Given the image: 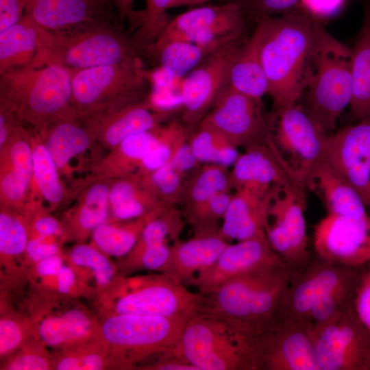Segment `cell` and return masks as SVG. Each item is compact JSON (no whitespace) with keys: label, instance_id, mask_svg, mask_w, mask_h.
I'll return each mask as SVG.
<instances>
[{"label":"cell","instance_id":"277c9868","mask_svg":"<svg viewBox=\"0 0 370 370\" xmlns=\"http://www.w3.org/2000/svg\"><path fill=\"white\" fill-rule=\"evenodd\" d=\"M0 100L22 124L41 134L58 121L79 120L71 101L69 73L58 65L29 66L0 74Z\"/></svg>","mask_w":370,"mask_h":370},{"label":"cell","instance_id":"9c48e42d","mask_svg":"<svg viewBox=\"0 0 370 370\" xmlns=\"http://www.w3.org/2000/svg\"><path fill=\"white\" fill-rule=\"evenodd\" d=\"M195 312L171 317L114 313L103 322L101 334L119 361L129 365L149 356L173 351Z\"/></svg>","mask_w":370,"mask_h":370},{"label":"cell","instance_id":"be15d7a7","mask_svg":"<svg viewBox=\"0 0 370 370\" xmlns=\"http://www.w3.org/2000/svg\"><path fill=\"white\" fill-rule=\"evenodd\" d=\"M210 0H173L170 4L169 9L182 5H191L203 3Z\"/></svg>","mask_w":370,"mask_h":370},{"label":"cell","instance_id":"9a60e30c","mask_svg":"<svg viewBox=\"0 0 370 370\" xmlns=\"http://www.w3.org/2000/svg\"><path fill=\"white\" fill-rule=\"evenodd\" d=\"M245 15L230 1L193 8L177 16L148 50L174 40L224 45L245 36Z\"/></svg>","mask_w":370,"mask_h":370},{"label":"cell","instance_id":"d6986e66","mask_svg":"<svg viewBox=\"0 0 370 370\" xmlns=\"http://www.w3.org/2000/svg\"><path fill=\"white\" fill-rule=\"evenodd\" d=\"M325 160L370 208V117L328 134Z\"/></svg>","mask_w":370,"mask_h":370},{"label":"cell","instance_id":"603a6c76","mask_svg":"<svg viewBox=\"0 0 370 370\" xmlns=\"http://www.w3.org/2000/svg\"><path fill=\"white\" fill-rule=\"evenodd\" d=\"M229 243L220 229L194 232V236L186 241L174 242L169 257L160 271L177 283L192 285L197 275L212 265Z\"/></svg>","mask_w":370,"mask_h":370},{"label":"cell","instance_id":"1f68e13d","mask_svg":"<svg viewBox=\"0 0 370 370\" xmlns=\"http://www.w3.org/2000/svg\"><path fill=\"white\" fill-rule=\"evenodd\" d=\"M77 121H58L42 133L43 143L59 171H68L71 160L88 150L95 141L88 128Z\"/></svg>","mask_w":370,"mask_h":370},{"label":"cell","instance_id":"7a4b0ae2","mask_svg":"<svg viewBox=\"0 0 370 370\" xmlns=\"http://www.w3.org/2000/svg\"><path fill=\"white\" fill-rule=\"evenodd\" d=\"M261 32L260 58L274 108L298 102L322 21L301 6L255 20Z\"/></svg>","mask_w":370,"mask_h":370},{"label":"cell","instance_id":"94428289","mask_svg":"<svg viewBox=\"0 0 370 370\" xmlns=\"http://www.w3.org/2000/svg\"><path fill=\"white\" fill-rule=\"evenodd\" d=\"M134 0H112L119 20L123 23L129 19L135 22L137 12L133 10Z\"/></svg>","mask_w":370,"mask_h":370},{"label":"cell","instance_id":"52a82bcc","mask_svg":"<svg viewBox=\"0 0 370 370\" xmlns=\"http://www.w3.org/2000/svg\"><path fill=\"white\" fill-rule=\"evenodd\" d=\"M327 135L298 102L274 108L269 114L266 143L288 175L305 188L325 160Z\"/></svg>","mask_w":370,"mask_h":370},{"label":"cell","instance_id":"bcb514c9","mask_svg":"<svg viewBox=\"0 0 370 370\" xmlns=\"http://www.w3.org/2000/svg\"><path fill=\"white\" fill-rule=\"evenodd\" d=\"M352 307L361 323L370 330V262L360 268Z\"/></svg>","mask_w":370,"mask_h":370},{"label":"cell","instance_id":"8992f818","mask_svg":"<svg viewBox=\"0 0 370 370\" xmlns=\"http://www.w3.org/2000/svg\"><path fill=\"white\" fill-rule=\"evenodd\" d=\"M67 71L71 101L79 120L143 101L151 92L150 75L143 64H106Z\"/></svg>","mask_w":370,"mask_h":370},{"label":"cell","instance_id":"d6a6232c","mask_svg":"<svg viewBox=\"0 0 370 370\" xmlns=\"http://www.w3.org/2000/svg\"><path fill=\"white\" fill-rule=\"evenodd\" d=\"M224 45L174 40L149 50L158 58L161 69L174 77L182 78Z\"/></svg>","mask_w":370,"mask_h":370},{"label":"cell","instance_id":"e575fe53","mask_svg":"<svg viewBox=\"0 0 370 370\" xmlns=\"http://www.w3.org/2000/svg\"><path fill=\"white\" fill-rule=\"evenodd\" d=\"M232 188L230 171L227 167L202 164L186 180L181 203L183 205L182 212L206 201L218 193L230 192Z\"/></svg>","mask_w":370,"mask_h":370},{"label":"cell","instance_id":"484cf974","mask_svg":"<svg viewBox=\"0 0 370 370\" xmlns=\"http://www.w3.org/2000/svg\"><path fill=\"white\" fill-rule=\"evenodd\" d=\"M269 193L260 197L242 188L232 194L220 227L221 235L228 243L266 237Z\"/></svg>","mask_w":370,"mask_h":370},{"label":"cell","instance_id":"60d3db41","mask_svg":"<svg viewBox=\"0 0 370 370\" xmlns=\"http://www.w3.org/2000/svg\"><path fill=\"white\" fill-rule=\"evenodd\" d=\"M169 162L159 169L140 176L145 187L161 203L175 207L182 201L186 180Z\"/></svg>","mask_w":370,"mask_h":370},{"label":"cell","instance_id":"db71d44e","mask_svg":"<svg viewBox=\"0 0 370 370\" xmlns=\"http://www.w3.org/2000/svg\"><path fill=\"white\" fill-rule=\"evenodd\" d=\"M169 163L183 175L194 171L200 165L192 151L188 140L179 148Z\"/></svg>","mask_w":370,"mask_h":370},{"label":"cell","instance_id":"d4e9b609","mask_svg":"<svg viewBox=\"0 0 370 370\" xmlns=\"http://www.w3.org/2000/svg\"><path fill=\"white\" fill-rule=\"evenodd\" d=\"M230 176L235 190L244 188L260 197L275 186H301L288 175L267 143L245 149L232 165Z\"/></svg>","mask_w":370,"mask_h":370},{"label":"cell","instance_id":"5bb4252c","mask_svg":"<svg viewBox=\"0 0 370 370\" xmlns=\"http://www.w3.org/2000/svg\"><path fill=\"white\" fill-rule=\"evenodd\" d=\"M316 256L330 263L360 269L370 262V214L328 213L314 226Z\"/></svg>","mask_w":370,"mask_h":370},{"label":"cell","instance_id":"7bdbcfd3","mask_svg":"<svg viewBox=\"0 0 370 370\" xmlns=\"http://www.w3.org/2000/svg\"><path fill=\"white\" fill-rule=\"evenodd\" d=\"M9 210L1 207L0 251L3 256H16L26 250L27 231L23 222Z\"/></svg>","mask_w":370,"mask_h":370},{"label":"cell","instance_id":"6125c7cd","mask_svg":"<svg viewBox=\"0 0 370 370\" xmlns=\"http://www.w3.org/2000/svg\"><path fill=\"white\" fill-rule=\"evenodd\" d=\"M58 291L65 294L69 292L75 282V274L69 267L63 266L57 275Z\"/></svg>","mask_w":370,"mask_h":370},{"label":"cell","instance_id":"44dd1931","mask_svg":"<svg viewBox=\"0 0 370 370\" xmlns=\"http://www.w3.org/2000/svg\"><path fill=\"white\" fill-rule=\"evenodd\" d=\"M112 0H27L25 14L39 26L66 29L100 23H113Z\"/></svg>","mask_w":370,"mask_h":370},{"label":"cell","instance_id":"cb8c5ba5","mask_svg":"<svg viewBox=\"0 0 370 370\" xmlns=\"http://www.w3.org/2000/svg\"><path fill=\"white\" fill-rule=\"evenodd\" d=\"M166 114L155 111L148 98L117 110L83 120L98 141L111 150L127 137L159 127Z\"/></svg>","mask_w":370,"mask_h":370},{"label":"cell","instance_id":"6da1fadb","mask_svg":"<svg viewBox=\"0 0 370 370\" xmlns=\"http://www.w3.org/2000/svg\"><path fill=\"white\" fill-rule=\"evenodd\" d=\"M295 270L282 262L238 275L203 295L197 312L224 321L255 343L278 322Z\"/></svg>","mask_w":370,"mask_h":370},{"label":"cell","instance_id":"4dcf8cb0","mask_svg":"<svg viewBox=\"0 0 370 370\" xmlns=\"http://www.w3.org/2000/svg\"><path fill=\"white\" fill-rule=\"evenodd\" d=\"M38 25L24 14L0 32V74L29 66L38 48Z\"/></svg>","mask_w":370,"mask_h":370},{"label":"cell","instance_id":"7402d4cb","mask_svg":"<svg viewBox=\"0 0 370 370\" xmlns=\"http://www.w3.org/2000/svg\"><path fill=\"white\" fill-rule=\"evenodd\" d=\"M32 136L22 124L0 149L1 206L18 209L25 201L33 180Z\"/></svg>","mask_w":370,"mask_h":370},{"label":"cell","instance_id":"ac0fdd59","mask_svg":"<svg viewBox=\"0 0 370 370\" xmlns=\"http://www.w3.org/2000/svg\"><path fill=\"white\" fill-rule=\"evenodd\" d=\"M314 340L307 323L278 322L256 341V370H320Z\"/></svg>","mask_w":370,"mask_h":370},{"label":"cell","instance_id":"11a10c76","mask_svg":"<svg viewBox=\"0 0 370 370\" xmlns=\"http://www.w3.org/2000/svg\"><path fill=\"white\" fill-rule=\"evenodd\" d=\"M43 238L39 236L28 241L26 252L29 258L35 262H39L47 258L58 254V247L56 244L43 241Z\"/></svg>","mask_w":370,"mask_h":370},{"label":"cell","instance_id":"680465c9","mask_svg":"<svg viewBox=\"0 0 370 370\" xmlns=\"http://www.w3.org/2000/svg\"><path fill=\"white\" fill-rule=\"evenodd\" d=\"M33 227L34 231L42 237L55 235L60 230L58 221L49 215H42L38 217L34 221Z\"/></svg>","mask_w":370,"mask_h":370},{"label":"cell","instance_id":"8fae6325","mask_svg":"<svg viewBox=\"0 0 370 370\" xmlns=\"http://www.w3.org/2000/svg\"><path fill=\"white\" fill-rule=\"evenodd\" d=\"M245 36L221 46L186 74L181 82L182 123L191 132L229 84L234 62L247 40Z\"/></svg>","mask_w":370,"mask_h":370},{"label":"cell","instance_id":"836d02e7","mask_svg":"<svg viewBox=\"0 0 370 370\" xmlns=\"http://www.w3.org/2000/svg\"><path fill=\"white\" fill-rule=\"evenodd\" d=\"M169 208L171 207L160 206L123 225L104 223L93 231L94 243L103 252L109 256L115 257L125 256L136 244L147 223Z\"/></svg>","mask_w":370,"mask_h":370},{"label":"cell","instance_id":"ee69618b","mask_svg":"<svg viewBox=\"0 0 370 370\" xmlns=\"http://www.w3.org/2000/svg\"><path fill=\"white\" fill-rule=\"evenodd\" d=\"M70 257L74 264L90 268L101 286L108 284L114 275V269L110 261L92 247L79 245L73 248Z\"/></svg>","mask_w":370,"mask_h":370},{"label":"cell","instance_id":"b9f144b4","mask_svg":"<svg viewBox=\"0 0 370 370\" xmlns=\"http://www.w3.org/2000/svg\"><path fill=\"white\" fill-rule=\"evenodd\" d=\"M232 194L218 193L206 201L182 212L184 219L191 225L194 232H208L220 229L219 221L229 206Z\"/></svg>","mask_w":370,"mask_h":370},{"label":"cell","instance_id":"4316f807","mask_svg":"<svg viewBox=\"0 0 370 370\" xmlns=\"http://www.w3.org/2000/svg\"><path fill=\"white\" fill-rule=\"evenodd\" d=\"M364 16L352 50L350 114L357 121L370 117V0H362Z\"/></svg>","mask_w":370,"mask_h":370},{"label":"cell","instance_id":"2e32d148","mask_svg":"<svg viewBox=\"0 0 370 370\" xmlns=\"http://www.w3.org/2000/svg\"><path fill=\"white\" fill-rule=\"evenodd\" d=\"M314 342L320 370H370V330L352 305L315 331Z\"/></svg>","mask_w":370,"mask_h":370},{"label":"cell","instance_id":"8d00e7d4","mask_svg":"<svg viewBox=\"0 0 370 370\" xmlns=\"http://www.w3.org/2000/svg\"><path fill=\"white\" fill-rule=\"evenodd\" d=\"M97 180L79 195L73 216L79 230L93 232L107 219L110 187V180Z\"/></svg>","mask_w":370,"mask_h":370},{"label":"cell","instance_id":"91938a15","mask_svg":"<svg viewBox=\"0 0 370 370\" xmlns=\"http://www.w3.org/2000/svg\"><path fill=\"white\" fill-rule=\"evenodd\" d=\"M62 267V260L57 254L38 262L36 269L41 276L57 275Z\"/></svg>","mask_w":370,"mask_h":370},{"label":"cell","instance_id":"6f0895ef","mask_svg":"<svg viewBox=\"0 0 370 370\" xmlns=\"http://www.w3.org/2000/svg\"><path fill=\"white\" fill-rule=\"evenodd\" d=\"M149 367L156 370H197L173 351L162 354L159 360Z\"/></svg>","mask_w":370,"mask_h":370},{"label":"cell","instance_id":"f6af8a7d","mask_svg":"<svg viewBox=\"0 0 370 370\" xmlns=\"http://www.w3.org/2000/svg\"><path fill=\"white\" fill-rule=\"evenodd\" d=\"M246 16L255 20L264 16L282 14L297 7L300 0H231Z\"/></svg>","mask_w":370,"mask_h":370},{"label":"cell","instance_id":"f546056e","mask_svg":"<svg viewBox=\"0 0 370 370\" xmlns=\"http://www.w3.org/2000/svg\"><path fill=\"white\" fill-rule=\"evenodd\" d=\"M261 32L258 25L234 62L229 84L248 96L261 99L268 93L267 77L260 58Z\"/></svg>","mask_w":370,"mask_h":370},{"label":"cell","instance_id":"ba28073f","mask_svg":"<svg viewBox=\"0 0 370 370\" xmlns=\"http://www.w3.org/2000/svg\"><path fill=\"white\" fill-rule=\"evenodd\" d=\"M173 352L197 370H256L253 341L224 321L197 312Z\"/></svg>","mask_w":370,"mask_h":370},{"label":"cell","instance_id":"4fadbf2b","mask_svg":"<svg viewBox=\"0 0 370 370\" xmlns=\"http://www.w3.org/2000/svg\"><path fill=\"white\" fill-rule=\"evenodd\" d=\"M199 123L214 127L237 147L245 149L266 143L269 114L261 99L243 94L228 84Z\"/></svg>","mask_w":370,"mask_h":370},{"label":"cell","instance_id":"ffe728a7","mask_svg":"<svg viewBox=\"0 0 370 370\" xmlns=\"http://www.w3.org/2000/svg\"><path fill=\"white\" fill-rule=\"evenodd\" d=\"M282 262L284 261L273 250L266 237L229 243L212 264L197 275L192 285L204 295L252 269Z\"/></svg>","mask_w":370,"mask_h":370},{"label":"cell","instance_id":"681fc988","mask_svg":"<svg viewBox=\"0 0 370 370\" xmlns=\"http://www.w3.org/2000/svg\"><path fill=\"white\" fill-rule=\"evenodd\" d=\"M103 366L101 356L96 353H88L80 356H67L60 359L56 369L58 370H95Z\"/></svg>","mask_w":370,"mask_h":370},{"label":"cell","instance_id":"5b68a950","mask_svg":"<svg viewBox=\"0 0 370 370\" xmlns=\"http://www.w3.org/2000/svg\"><path fill=\"white\" fill-rule=\"evenodd\" d=\"M352 94V50L334 38L321 23L298 103L320 130L330 134L349 106Z\"/></svg>","mask_w":370,"mask_h":370},{"label":"cell","instance_id":"d590c367","mask_svg":"<svg viewBox=\"0 0 370 370\" xmlns=\"http://www.w3.org/2000/svg\"><path fill=\"white\" fill-rule=\"evenodd\" d=\"M188 143L200 164L232 166L240 153L227 137L214 127L199 123L190 133Z\"/></svg>","mask_w":370,"mask_h":370},{"label":"cell","instance_id":"30bf717a","mask_svg":"<svg viewBox=\"0 0 370 370\" xmlns=\"http://www.w3.org/2000/svg\"><path fill=\"white\" fill-rule=\"evenodd\" d=\"M305 188L275 186L269 193L267 240L273 250L295 269L311 259L305 217Z\"/></svg>","mask_w":370,"mask_h":370},{"label":"cell","instance_id":"f5cc1de1","mask_svg":"<svg viewBox=\"0 0 370 370\" xmlns=\"http://www.w3.org/2000/svg\"><path fill=\"white\" fill-rule=\"evenodd\" d=\"M26 3L27 0H0V32L23 17Z\"/></svg>","mask_w":370,"mask_h":370},{"label":"cell","instance_id":"ab89813d","mask_svg":"<svg viewBox=\"0 0 370 370\" xmlns=\"http://www.w3.org/2000/svg\"><path fill=\"white\" fill-rule=\"evenodd\" d=\"M173 0H146L145 9L137 13L138 29L132 37L139 51L148 49L159 38L171 20L166 14Z\"/></svg>","mask_w":370,"mask_h":370},{"label":"cell","instance_id":"816d5d0a","mask_svg":"<svg viewBox=\"0 0 370 370\" xmlns=\"http://www.w3.org/2000/svg\"><path fill=\"white\" fill-rule=\"evenodd\" d=\"M345 0H300L299 5L321 21L337 14Z\"/></svg>","mask_w":370,"mask_h":370},{"label":"cell","instance_id":"e0dca14e","mask_svg":"<svg viewBox=\"0 0 370 370\" xmlns=\"http://www.w3.org/2000/svg\"><path fill=\"white\" fill-rule=\"evenodd\" d=\"M114 304L117 314L171 317L197 312L203 295L193 293L163 273L134 279Z\"/></svg>","mask_w":370,"mask_h":370},{"label":"cell","instance_id":"f35d334b","mask_svg":"<svg viewBox=\"0 0 370 370\" xmlns=\"http://www.w3.org/2000/svg\"><path fill=\"white\" fill-rule=\"evenodd\" d=\"M190 133L182 123L177 121L160 126L156 144L144 157L135 174L143 176L169 163L179 148L188 141Z\"/></svg>","mask_w":370,"mask_h":370},{"label":"cell","instance_id":"c3c4849f","mask_svg":"<svg viewBox=\"0 0 370 370\" xmlns=\"http://www.w3.org/2000/svg\"><path fill=\"white\" fill-rule=\"evenodd\" d=\"M41 339L48 345L58 347L68 343L67 334L61 317H50L39 326Z\"/></svg>","mask_w":370,"mask_h":370},{"label":"cell","instance_id":"f907efd6","mask_svg":"<svg viewBox=\"0 0 370 370\" xmlns=\"http://www.w3.org/2000/svg\"><path fill=\"white\" fill-rule=\"evenodd\" d=\"M22 340V332L18 323L8 319L0 321V353L4 356L18 347Z\"/></svg>","mask_w":370,"mask_h":370},{"label":"cell","instance_id":"f1b7e54d","mask_svg":"<svg viewBox=\"0 0 370 370\" xmlns=\"http://www.w3.org/2000/svg\"><path fill=\"white\" fill-rule=\"evenodd\" d=\"M157 138L158 128L127 137L98 162L94 169L96 177L113 180L135 174Z\"/></svg>","mask_w":370,"mask_h":370},{"label":"cell","instance_id":"7c38bea8","mask_svg":"<svg viewBox=\"0 0 370 370\" xmlns=\"http://www.w3.org/2000/svg\"><path fill=\"white\" fill-rule=\"evenodd\" d=\"M360 271L311 258L304 267L295 270L278 321L306 323L312 308L321 298L338 291L355 289Z\"/></svg>","mask_w":370,"mask_h":370},{"label":"cell","instance_id":"7dc6e473","mask_svg":"<svg viewBox=\"0 0 370 370\" xmlns=\"http://www.w3.org/2000/svg\"><path fill=\"white\" fill-rule=\"evenodd\" d=\"M60 317L67 334L68 342L83 340L90 334V320L82 311L69 310Z\"/></svg>","mask_w":370,"mask_h":370},{"label":"cell","instance_id":"83f0119b","mask_svg":"<svg viewBox=\"0 0 370 370\" xmlns=\"http://www.w3.org/2000/svg\"><path fill=\"white\" fill-rule=\"evenodd\" d=\"M309 189L322 197L328 213L349 216L369 213L360 194L325 160L317 167Z\"/></svg>","mask_w":370,"mask_h":370},{"label":"cell","instance_id":"3957f363","mask_svg":"<svg viewBox=\"0 0 370 370\" xmlns=\"http://www.w3.org/2000/svg\"><path fill=\"white\" fill-rule=\"evenodd\" d=\"M132 38L114 23L51 30L38 25L32 66L56 64L66 70L114 64H143Z\"/></svg>","mask_w":370,"mask_h":370},{"label":"cell","instance_id":"74e56055","mask_svg":"<svg viewBox=\"0 0 370 370\" xmlns=\"http://www.w3.org/2000/svg\"><path fill=\"white\" fill-rule=\"evenodd\" d=\"M33 180L40 195L51 206H58L65 197L59 170L42 139L32 136Z\"/></svg>","mask_w":370,"mask_h":370},{"label":"cell","instance_id":"9f6ffc18","mask_svg":"<svg viewBox=\"0 0 370 370\" xmlns=\"http://www.w3.org/2000/svg\"><path fill=\"white\" fill-rule=\"evenodd\" d=\"M49 363L46 358L36 354H24L14 358L7 366L12 370L48 369Z\"/></svg>","mask_w":370,"mask_h":370}]
</instances>
